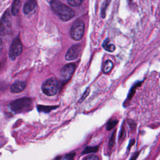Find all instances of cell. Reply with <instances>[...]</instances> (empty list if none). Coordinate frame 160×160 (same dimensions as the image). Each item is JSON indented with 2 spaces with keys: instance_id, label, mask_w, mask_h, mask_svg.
Here are the masks:
<instances>
[{
  "instance_id": "cell-1",
  "label": "cell",
  "mask_w": 160,
  "mask_h": 160,
  "mask_svg": "<svg viewBox=\"0 0 160 160\" xmlns=\"http://www.w3.org/2000/svg\"><path fill=\"white\" fill-rule=\"evenodd\" d=\"M51 7L54 13L63 22H68L75 15L74 11L69 6L58 1H53Z\"/></svg>"
},
{
  "instance_id": "cell-2",
  "label": "cell",
  "mask_w": 160,
  "mask_h": 160,
  "mask_svg": "<svg viewBox=\"0 0 160 160\" xmlns=\"http://www.w3.org/2000/svg\"><path fill=\"white\" fill-rule=\"evenodd\" d=\"M33 105V100L30 98H22L13 101L10 105L11 111L15 113H21L29 111Z\"/></svg>"
},
{
  "instance_id": "cell-3",
  "label": "cell",
  "mask_w": 160,
  "mask_h": 160,
  "mask_svg": "<svg viewBox=\"0 0 160 160\" xmlns=\"http://www.w3.org/2000/svg\"><path fill=\"white\" fill-rule=\"evenodd\" d=\"M60 88H61V83L53 78L46 80L42 86L43 92L49 96L56 94L59 91Z\"/></svg>"
},
{
  "instance_id": "cell-4",
  "label": "cell",
  "mask_w": 160,
  "mask_h": 160,
  "mask_svg": "<svg viewBox=\"0 0 160 160\" xmlns=\"http://www.w3.org/2000/svg\"><path fill=\"white\" fill-rule=\"evenodd\" d=\"M85 29V25L83 20L81 19L76 20L70 30L71 37L75 41H79L84 35Z\"/></svg>"
},
{
  "instance_id": "cell-5",
  "label": "cell",
  "mask_w": 160,
  "mask_h": 160,
  "mask_svg": "<svg viewBox=\"0 0 160 160\" xmlns=\"http://www.w3.org/2000/svg\"><path fill=\"white\" fill-rule=\"evenodd\" d=\"M11 31V21L10 14L7 10L3 14L0 22V35L4 36Z\"/></svg>"
},
{
  "instance_id": "cell-6",
  "label": "cell",
  "mask_w": 160,
  "mask_h": 160,
  "mask_svg": "<svg viewBox=\"0 0 160 160\" xmlns=\"http://www.w3.org/2000/svg\"><path fill=\"white\" fill-rule=\"evenodd\" d=\"M22 43L19 38L13 40L10 49V57L11 59H15L22 52Z\"/></svg>"
},
{
  "instance_id": "cell-7",
  "label": "cell",
  "mask_w": 160,
  "mask_h": 160,
  "mask_svg": "<svg viewBox=\"0 0 160 160\" xmlns=\"http://www.w3.org/2000/svg\"><path fill=\"white\" fill-rule=\"evenodd\" d=\"M82 50L81 45H75L72 46L67 51L66 54V59L68 61H72L78 58Z\"/></svg>"
},
{
  "instance_id": "cell-8",
  "label": "cell",
  "mask_w": 160,
  "mask_h": 160,
  "mask_svg": "<svg viewBox=\"0 0 160 160\" xmlns=\"http://www.w3.org/2000/svg\"><path fill=\"white\" fill-rule=\"evenodd\" d=\"M76 68V65L73 63H70L66 65L60 71V76L65 80V81H68L72 77L74 70Z\"/></svg>"
},
{
  "instance_id": "cell-9",
  "label": "cell",
  "mask_w": 160,
  "mask_h": 160,
  "mask_svg": "<svg viewBox=\"0 0 160 160\" xmlns=\"http://www.w3.org/2000/svg\"><path fill=\"white\" fill-rule=\"evenodd\" d=\"M26 83L23 82H16L11 86L10 90L13 93H19L22 92L26 88Z\"/></svg>"
},
{
  "instance_id": "cell-10",
  "label": "cell",
  "mask_w": 160,
  "mask_h": 160,
  "mask_svg": "<svg viewBox=\"0 0 160 160\" xmlns=\"http://www.w3.org/2000/svg\"><path fill=\"white\" fill-rule=\"evenodd\" d=\"M37 6L36 0H28L26 3L23 8V11L25 14H30L33 13Z\"/></svg>"
},
{
  "instance_id": "cell-11",
  "label": "cell",
  "mask_w": 160,
  "mask_h": 160,
  "mask_svg": "<svg viewBox=\"0 0 160 160\" xmlns=\"http://www.w3.org/2000/svg\"><path fill=\"white\" fill-rule=\"evenodd\" d=\"M103 47L106 51L111 53L114 51L116 49L113 43H111V40L109 38H107L105 40V42L103 44Z\"/></svg>"
},
{
  "instance_id": "cell-12",
  "label": "cell",
  "mask_w": 160,
  "mask_h": 160,
  "mask_svg": "<svg viewBox=\"0 0 160 160\" xmlns=\"http://www.w3.org/2000/svg\"><path fill=\"white\" fill-rule=\"evenodd\" d=\"M58 106H43V105H38L37 106L38 111L39 112H43L45 113H50L52 110L56 109Z\"/></svg>"
},
{
  "instance_id": "cell-13",
  "label": "cell",
  "mask_w": 160,
  "mask_h": 160,
  "mask_svg": "<svg viewBox=\"0 0 160 160\" xmlns=\"http://www.w3.org/2000/svg\"><path fill=\"white\" fill-rule=\"evenodd\" d=\"M113 67V63L110 59H108L104 63L103 65V71L104 73H110Z\"/></svg>"
},
{
  "instance_id": "cell-14",
  "label": "cell",
  "mask_w": 160,
  "mask_h": 160,
  "mask_svg": "<svg viewBox=\"0 0 160 160\" xmlns=\"http://www.w3.org/2000/svg\"><path fill=\"white\" fill-rule=\"evenodd\" d=\"M20 6H21V0H14L11 8V13L13 15H16L19 10Z\"/></svg>"
},
{
  "instance_id": "cell-15",
  "label": "cell",
  "mask_w": 160,
  "mask_h": 160,
  "mask_svg": "<svg viewBox=\"0 0 160 160\" xmlns=\"http://www.w3.org/2000/svg\"><path fill=\"white\" fill-rule=\"evenodd\" d=\"M99 146H86L82 153V154H87L90 153H95L98 151Z\"/></svg>"
},
{
  "instance_id": "cell-16",
  "label": "cell",
  "mask_w": 160,
  "mask_h": 160,
  "mask_svg": "<svg viewBox=\"0 0 160 160\" xmlns=\"http://www.w3.org/2000/svg\"><path fill=\"white\" fill-rule=\"evenodd\" d=\"M141 84H142V83H138L135 84V85L131 88V89L130 90V93H129V94H128V96H127V99H126L125 103H126V102L130 101L131 99L133 98V96H134V93H135L136 89L138 86H139L140 85H141Z\"/></svg>"
},
{
  "instance_id": "cell-17",
  "label": "cell",
  "mask_w": 160,
  "mask_h": 160,
  "mask_svg": "<svg viewBox=\"0 0 160 160\" xmlns=\"http://www.w3.org/2000/svg\"><path fill=\"white\" fill-rule=\"evenodd\" d=\"M118 123V120L117 119H110L108 122L106 123V129L108 131H110L115 128L116 125Z\"/></svg>"
},
{
  "instance_id": "cell-18",
  "label": "cell",
  "mask_w": 160,
  "mask_h": 160,
  "mask_svg": "<svg viewBox=\"0 0 160 160\" xmlns=\"http://www.w3.org/2000/svg\"><path fill=\"white\" fill-rule=\"evenodd\" d=\"M111 2V0H105L103 5H102V11H101V15L102 18H105L106 17V11L108 6H109L110 3Z\"/></svg>"
},
{
  "instance_id": "cell-19",
  "label": "cell",
  "mask_w": 160,
  "mask_h": 160,
  "mask_svg": "<svg viewBox=\"0 0 160 160\" xmlns=\"http://www.w3.org/2000/svg\"><path fill=\"white\" fill-rule=\"evenodd\" d=\"M85 0H67V2L69 5L72 6H78L81 5Z\"/></svg>"
},
{
  "instance_id": "cell-20",
  "label": "cell",
  "mask_w": 160,
  "mask_h": 160,
  "mask_svg": "<svg viewBox=\"0 0 160 160\" xmlns=\"http://www.w3.org/2000/svg\"><path fill=\"white\" fill-rule=\"evenodd\" d=\"M115 138H116V130H114L109 140L108 145L110 148H112L114 146L115 144Z\"/></svg>"
},
{
  "instance_id": "cell-21",
  "label": "cell",
  "mask_w": 160,
  "mask_h": 160,
  "mask_svg": "<svg viewBox=\"0 0 160 160\" xmlns=\"http://www.w3.org/2000/svg\"><path fill=\"white\" fill-rule=\"evenodd\" d=\"M125 138H126V130H125L124 125H123L122 126L121 130H120L119 136V142L123 141Z\"/></svg>"
},
{
  "instance_id": "cell-22",
  "label": "cell",
  "mask_w": 160,
  "mask_h": 160,
  "mask_svg": "<svg viewBox=\"0 0 160 160\" xmlns=\"http://www.w3.org/2000/svg\"><path fill=\"white\" fill-rule=\"evenodd\" d=\"M90 88H87L86 90V91L84 92V93L83 94L82 96L81 97V98H80L79 101V103H82V102H83L84 100L88 97V96L90 94Z\"/></svg>"
},
{
  "instance_id": "cell-23",
  "label": "cell",
  "mask_w": 160,
  "mask_h": 160,
  "mask_svg": "<svg viewBox=\"0 0 160 160\" xmlns=\"http://www.w3.org/2000/svg\"><path fill=\"white\" fill-rule=\"evenodd\" d=\"M75 155H76L75 153H68L65 155V156L63 158V160H74Z\"/></svg>"
},
{
  "instance_id": "cell-24",
  "label": "cell",
  "mask_w": 160,
  "mask_h": 160,
  "mask_svg": "<svg viewBox=\"0 0 160 160\" xmlns=\"http://www.w3.org/2000/svg\"><path fill=\"white\" fill-rule=\"evenodd\" d=\"M83 160H100V158L96 155H89L85 157Z\"/></svg>"
},
{
  "instance_id": "cell-25",
  "label": "cell",
  "mask_w": 160,
  "mask_h": 160,
  "mask_svg": "<svg viewBox=\"0 0 160 160\" xmlns=\"http://www.w3.org/2000/svg\"><path fill=\"white\" fill-rule=\"evenodd\" d=\"M134 143H135V140H134V139H131L130 140L129 145H128V151L130 150L131 148L134 145Z\"/></svg>"
},
{
  "instance_id": "cell-26",
  "label": "cell",
  "mask_w": 160,
  "mask_h": 160,
  "mask_svg": "<svg viewBox=\"0 0 160 160\" xmlns=\"http://www.w3.org/2000/svg\"><path fill=\"white\" fill-rule=\"evenodd\" d=\"M140 152H141V151H137V152L134 153L133 154V156L131 157V158L130 159V160H136L137 158L139 156V154Z\"/></svg>"
},
{
  "instance_id": "cell-27",
  "label": "cell",
  "mask_w": 160,
  "mask_h": 160,
  "mask_svg": "<svg viewBox=\"0 0 160 160\" xmlns=\"http://www.w3.org/2000/svg\"><path fill=\"white\" fill-rule=\"evenodd\" d=\"M129 125H130V127L131 128V130H132V131L133 130H135V128H136V124L134 122H129Z\"/></svg>"
},
{
  "instance_id": "cell-28",
  "label": "cell",
  "mask_w": 160,
  "mask_h": 160,
  "mask_svg": "<svg viewBox=\"0 0 160 160\" xmlns=\"http://www.w3.org/2000/svg\"><path fill=\"white\" fill-rule=\"evenodd\" d=\"M2 48H3V42L2 39L0 38V51H2Z\"/></svg>"
},
{
  "instance_id": "cell-29",
  "label": "cell",
  "mask_w": 160,
  "mask_h": 160,
  "mask_svg": "<svg viewBox=\"0 0 160 160\" xmlns=\"http://www.w3.org/2000/svg\"><path fill=\"white\" fill-rule=\"evenodd\" d=\"M61 159H62V156H58L54 160H61Z\"/></svg>"
},
{
  "instance_id": "cell-30",
  "label": "cell",
  "mask_w": 160,
  "mask_h": 160,
  "mask_svg": "<svg viewBox=\"0 0 160 160\" xmlns=\"http://www.w3.org/2000/svg\"><path fill=\"white\" fill-rule=\"evenodd\" d=\"M0 68H1V64H0Z\"/></svg>"
}]
</instances>
